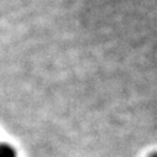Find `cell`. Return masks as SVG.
Segmentation results:
<instances>
[{"instance_id": "1", "label": "cell", "mask_w": 157, "mask_h": 157, "mask_svg": "<svg viewBox=\"0 0 157 157\" xmlns=\"http://www.w3.org/2000/svg\"><path fill=\"white\" fill-rule=\"evenodd\" d=\"M0 157H16V152L11 146L2 144L0 145Z\"/></svg>"}]
</instances>
